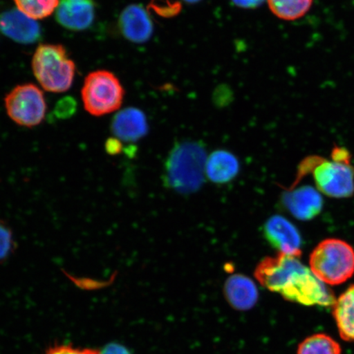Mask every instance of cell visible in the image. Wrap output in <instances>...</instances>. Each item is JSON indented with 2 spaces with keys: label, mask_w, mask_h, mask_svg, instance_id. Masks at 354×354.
Instances as JSON below:
<instances>
[{
  "label": "cell",
  "mask_w": 354,
  "mask_h": 354,
  "mask_svg": "<svg viewBox=\"0 0 354 354\" xmlns=\"http://www.w3.org/2000/svg\"><path fill=\"white\" fill-rule=\"evenodd\" d=\"M108 151L115 153L120 151L122 149V145L120 143V140L118 139H112L109 141L107 143Z\"/></svg>",
  "instance_id": "24"
},
{
  "label": "cell",
  "mask_w": 354,
  "mask_h": 354,
  "mask_svg": "<svg viewBox=\"0 0 354 354\" xmlns=\"http://www.w3.org/2000/svg\"><path fill=\"white\" fill-rule=\"evenodd\" d=\"M263 233L271 245L281 252V254L300 258L301 236L293 224L281 216H273L263 227Z\"/></svg>",
  "instance_id": "8"
},
{
  "label": "cell",
  "mask_w": 354,
  "mask_h": 354,
  "mask_svg": "<svg viewBox=\"0 0 354 354\" xmlns=\"http://www.w3.org/2000/svg\"><path fill=\"white\" fill-rule=\"evenodd\" d=\"M224 293L232 307L241 311L253 308L259 298L254 281L242 275L229 277L225 281Z\"/></svg>",
  "instance_id": "14"
},
{
  "label": "cell",
  "mask_w": 354,
  "mask_h": 354,
  "mask_svg": "<svg viewBox=\"0 0 354 354\" xmlns=\"http://www.w3.org/2000/svg\"><path fill=\"white\" fill-rule=\"evenodd\" d=\"M46 354H101V352L91 348H78L72 345H56L48 349Z\"/></svg>",
  "instance_id": "21"
},
{
  "label": "cell",
  "mask_w": 354,
  "mask_h": 354,
  "mask_svg": "<svg viewBox=\"0 0 354 354\" xmlns=\"http://www.w3.org/2000/svg\"><path fill=\"white\" fill-rule=\"evenodd\" d=\"M254 275L266 289L290 302L323 308L335 303L333 292L295 257L280 253L265 258L257 266Z\"/></svg>",
  "instance_id": "1"
},
{
  "label": "cell",
  "mask_w": 354,
  "mask_h": 354,
  "mask_svg": "<svg viewBox=\"0 0 354 354\" xmlns=\"http://www.w3.org/2000/svg\"><path fill=\"white\" fill-rule=\"evenodd\" d=\"M308 172H313L317 189L327 196L348 198L354 193V169L351 162L308 157L301 163L299 178Z\"/></svg>",
  "instance_id": "5"
},
{
  "label": "cell",
  "mask_w": 354,
  "mask_h": 354,
  "mask_svg": "<svg viewBox=\"0 0 354 354\" xmlns=\"http://www.w3.org/2000/svg\"><path fill=\"white\" fill-rule=\"evenodd\" d=\"M95 16L93 0H60L56 19L64 28L72 30H86L92 25Z\"/></svg>",
  "instance_id": "11"
},
{
  "label": "cell",
  "mask_w": 354,
  "mask_h": 354,
  "mask_svg": "<svg viewBox=\"0 0 354 354\" xmlns=\"http://www.w3.org/2000/svg\"><path fill=\"white\" fill-rule=\"evenodd\" d=\"M270 10L278 19L295 21L307 15L313 0H268Z\"/></svg>",
  "instance_id": "17"
},
{
  "label": "cell",
  "mask_w": 354,
  "mask_h": 354,
  "mask_svg": "<svg viewBox=\"0 0 354 354\" xmlns=\"http://www.w3.org/2000/svg\"><path fill=\"white\" fill-rule=\"evenodd\" d=\"M101 354H131L128 349L121 344H109L106 346Z\"/></svg>",
  "instance_id": "23"
},
{
  "label": "cell",
  "mask_w": 354,
  "mask_h": 354,
  "mask_svg": "<svg viewBox=\"0 0 354 354\" xmlns=\"http://www.w3.org/2000/svg\"><path fill=\"white\" fill-rule=\"evenodd\" d=\"M297 354H342V349L330 336L316 334L300 343Z\"/></svg>",
  "instance_id": "18"
},
{
  "label": "cell",
  "mask_w": 354,
  "mask_h": 354,
  "mask_svg": "<svg viewBox=\"0 0 354 354\" xmlns=\"http://www.w3.org/2000/svg\"><path fill=\"white\" fill-rule=\"evenodd\" d=\"M17 243L10 224L0 219V264L6 263L15 254Z\"/></svg>",
  "instance_id": "20"
},
{
  "label": "cell",
  "mask_w": 354,
  "mask_h": 354,
  "mask_svg": "<svg viewBox=\"0 0 354 354\" xmlns=\"http://www.w3.org/2000/svg\"><path fill=\"white\" fill-rule=\"evenodd\" d=\"M0 32L21 44H32L41 37V28L37 21L30 19L17 8L0 15Z\"/></svg>",
  "instance_id": "10"
},
{
  "label": "cell",
  "mask_w": 354,
  "mask_h": 354,
  "mask_svg": "<svg viewBox=\"0 0 354 354\" xmlns=\"http://www.w3.org/2000/svg\"><path fill=\"white\" fill-rule=\"evenodd\" d=\"M119 28L124 37L137 44L148 41L153 32V21L149 13L137 4H132L122 12Z\"/></svg>",
  "instance_id": "12"
},
{
  "label": "cell",
  "mask_w": 354,
  "mask_h": 354,
  "mask_svg": "<svg viewBox=\"0 0 354 354\" xmlns=\"http://www.w3.org/2000/svg\"><path fill=\"white\" fill-rule=\"evenodd\" d=\"M184 1L188 3H196L201 2V0H184Z\"/></svg>",
  "instance_id": "25"
},
{
  "label": "cell",
  "mask_w": 354,
  "mask_h": 354,
  "mask_svg": "<svg viewBox=\"0 0 354 354\" xmlns=\"http://www.w3.org/2000/svg\"><path fill=\"white\" fill-rule=\"evenodd\" d=\"M332 308L340 337L354 342V285L336 299Z\"/></svg>",
  "instance_id": "16"
},
{
  "label": "cell",
  "mask_w": 354,
  "mask_h": 354,
  "mask_svg": "<svg viewBox=\"0 0 354 354\" xmlns=\"http://www.w3.org/2000/svg\"><path fill=\"white\" fill-rule=\"evenodd\" d=\"M264 1L265 0H232L234 6L246 10L258 8L262 6Z\"/></svg>",
  "instance_id": "22"
},
{
  "label": "cell",
  "mask_w": 354,
  "mask_h": 354,
  "mask_svg": "<svg viewBox=\"0 0 354 354\" xmlns=\"http://www.w3.org/2000/svg\"><path fill=\"white\" fill-rule=\"evenodd\" d=\"M20 12L33 20H42L56 12L60 0H13Z\"/></svg>",
  "instance_id": "19"
},
{
  "label": "cell",
  "mask_w": 354,
  "mask_h": 354,
  "mask_svg": "<svg viewBox=\"0 0 354 354\" xmlns=\"http://www.w3.org/2000/svg\"><path fill=\"white\" fill-rule=\"evenodd\" d=\"M32 66L35 77L44 91L63 93L73 85L76 65L62 44H39Z\"/></svg>",
  "instance_id": "3"
},
{
  "label": "cell",
  "mask_w": 354,
  "mask_h": 354,
  "mask_svg": "<svg viewBox=\"0 0 354 354\" xmlns=\"http://www.w3.org/2000/svg\"><path fill=\"white\" fill-rule=\"evenodd\" d=\"M239 169L236 157L225 150H218L207 159L205 174L214 183H229L237 176Z\"/></svg>",
  "instance_id": "15"
},
{
  "label": "cell",
  "mask_w": 354,
  "mask_h": 354,
  "mask_svg": "<svg viewBox=\"0 0 354 354\" xmlns=\"http://www.w3.org/2000/svg\"><path fill=\"white\" fill-rule=\"evenodd\" d=\"M282 201L292 215L303 221L315 218L320 214L323 207L321 194L308 185L288 190L283 194Z\"/></svg>",
  "instance_id": "9"
},
{
  "label": "cell",
  "mask_w": 354,
  "mask_h": 354,
  "mask_svg": "<svg viewBox=\"0 0 354 354\" xmlns=\"http://www.w3.org/2000/svg\"><path fill=\"white\" fill-rule=\"evenodd\" d=\"M310 269L325 284H343L354 274V250L339 239H327L313 251Z\"/></svg>",
  "instance_id": "4"
},
{
  "label": "cell",
  "mask_w": 354,
  "mask_h": 354,
  "mask_svg": "<svg viewBox=\"0 0 354 354\" xmlns=\"http://www.w3.org/2000/svg\"><path fill=\"white\" fill-rule=\"evenodd\" d=\"M207 154L203 146L194 141L177 144L165 163V183L180 194L197 192L205 179Z\"/></svg>",
  "instance_id": "2"
},
{
  "label": "cell",
  "mask_w": 354,
  "mask_h": 354,
  "mask_svg": "<svg viewBox=\"0 0 354 354\" xmlns=\"http://www.w3.org/2000/svg\"><path fill=\"white\" fill-rule=\"evenodd\" d=\"M111 129L118 140L136 142L147 134V119L142 111L128 108L115 115Z\"/></svg>",
  "instance_id": "13"
},
{
  "label": "cell",
  "mask_w": 354,
  "mask_h": 354,
  "mask_svg": "<svg viewBox=\"0 0 354 354\" xmlns=\"http://www.w3.org/2000/svg\"><path fill=\"white\" fill-rule=\"evenodd\" d=\"M124 94L120 81L113 73L107 70L95 71L88 74L84 81V108L92 116H104L121 108Z\"/></svg>",
  "instance_id": "6"
},
{
  "label": "cell",
  "mask_w": 354,
  "mask_h": 354,
  "mask_svg": "<svg viewBox=\"0 0 354 354\" xmlns=\"http://www.w3.org/2000/svg\"><path fill=\"white\" fill-rule=\"evenodd\" d=\"M8 117L17 125L37 127L46 118L47 105L42 91L33 84L19 85L4 99Z\"/></svg>",
  "instance_id": "7"
}]
</instances>
